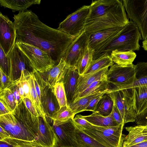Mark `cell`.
I'll list each match as a JSON object with an SVG mask.
<instances>
[{"mask_svg":"<svg viewBox=\"0 0 147 147\" xmlns=\"http://www.w3.org/2000/svg\"><path fill=\"white\" fill-rule=\"evenodd\" d=\"M13 18L16 42L27 43L46 52L58 64L68 47L76 37L45 25L31 10L20 12Z\"/></svg>","mask_w":147,"mask_h":147,"instance_id":"1","label":"cell"},{"mask_svg":"<svg viewBox=\"0 0 147 147\" xmlns=\"http://www.w3.org/2000/svg\"><path fill=\"white\" fill-rule=\"evenodd\" d=\"M38 117L32 115L22 100L12 113L0 116V126L9 135L1 140L13 147H40L37 143Z\"/></svg>","mask_w":147,"mask_h":147,"instance_id":"2","label":"cell"},{"mask_svg":"<svg viewBox=\"0 0 147 147\" xmlns=\"http://www.w3.org/2000/svg\"><path fill=\"white\" fill-rule=\"evenodd\" d=\"M142 39L138 27L132 21H130L110 42L94 52L93 61L105 56H110L114 51H138L140 48L139 41Z\"/></svg>","mask_w":147,"mask_h":147,"instance_id":"3","label":"cell"},{"mask_svg":"<svg viewBox=\"0 0 147 147\" xmlns=\"http://www.w3.org/2000/svg\"><path fill=\"white\" fill-rule=\"evenodd\" d=\"M122 1L115 8L98 18L86 21L84 31L88 35L98 31L123 27L129 22Z\"/></svg>","mask_w":147,"mask_h":147,"instance_id":"4","label":"cell"},{"mask_svg":"<svg viewBox=\"0 0 147 147\" xmlns=\"http://www.w3.org/2000/svg\"><path fill=\"white\" fill-rule=\"evenodd\" d=\"M75 125L86 134L107 147H121L125 135L123 134L124 125L100 127L91 124L84 127L74 123Z\"/></svg>","mask_w":147,"mask_h":147,"instance_id":"5","label":"cell"},{"mask_svg":"<svg viewBox=\"0 0 147 147\" xmlns=\"http://www.w3.org/2000/svg\"><path fill=\"white\" fill-rule=\"evenodd\" d=\"M106 93L111 97L117 108L124 125L135 122L137 115L134 108L132 88H111Z\"/></svg>","mask_w":147,"mask_h":147,"instance_id":"6","label":"cell"},{"mask_svg":"<svg viewBox=\"0 0 147 147\" xmlns=\"http://www.w3.org/2000/svg\"><path fill=\"white\" fill-rule=\"evenodd\" d=\"M16 43L29 59L35 71L43 73L49 71L55 65L48 54L39 48L21 42Z\"/></svg>","mask_w":147,"mask_h":147,"instance_id":"7","label":"cell"},{"mask_svg":"<svg viewBox=\"0 0 147 147\" xmlns=\"http://www.w3.org/2000/svg\"><path fill=\"white\" fill-rule=\"evenodd\" d=\"M128 18L138 27L142 39H147V0L122 1Z\"/></svg>","mask_w":147,"mask_h":147,"instance_id":"8","label":"cell"},{"mask_svg":"<svg viewBox=\"0 0 147 147\" xmlns=\"http://www.w3.org/2000/svg\"><path fill=\"white\" fill-rule=\"evenodd\" d=\"M7 56L10 63L9 76L13 82L19 80L22 71L27 78L35 71L29 59L16 43Z\"/></svg>","mask_w":147,"mask_h":147,"instance_id":"9","label":"cell"},{"mask_svg":"<svg viewBox=\"0 0 147 147\" xmlns=\"http://www.w3.org/2000/svg\"><path fill=\"white\" fill-rule=\"evenodd\" d=\"M90 11L89 5H84L67 16L57 29L76 37L84 31V26Z\"/></svg>","mask_w":147,"mask_h":147,"instance_id":"10","label":"cell"},{"mask_svg":"<svg viewBox=\"0 0 147 147\" xmlns=\"http://www.w3.org/2000/svg\"><path fill=\"white\" fill-rule=\"evenodd\" d=\"M135 75V65L122 66L115 64L108 70L106 80L109 88H119L132 84L136 80Z\"/></svg>","mask_w":147,"mask_h":147,"instance_id":"11","label":"cell"},{"mask_svg":"<svg viewBox=\"0 0 147 147\" xmlns=\"http://www.w3.org/2000/svg\"><path fill=\"white\" fill-rule=\"evenodd\" d=\"M53 126L58 140V147H79L73 119L65 121L47 118Z\"/></svg>","mask_w":147,"mask_h":147,"instance_id":"12","label":"cell"},{"mask_svg":"<svg viewBox=\"0 0 147 147\" xmlns=\"http://www.w3.org/2000/svg\"><path fill=\"white\" fill-rule=\"evenodd\" d=\"M89 39V35L84 31L68 47L62 59L70 67L76 68L79 59L88 47Z\"/></svg>","mask_w":147,"mask_h":147,"instance_id":"13","label":"cell"},{"mask_svg":"<svg viewBox=\"0 0 147 147\" xmlns=\"http://www.w3.org/2000/svg\"><path fill=\"white\" fill-rule=\"evenodd\" d=\"M17 37L14 22L1 12L0 13V46L7 55L14 46Z\"/></svg>","mask_w":147,"mask_h":147,"instance_id":"14","label":"cell"},{"mask_svg":"<svg viewBox=\"0 0 147 147\" xmlns=\"http://www.w3.org/2000/svg\"><path fill=\"white\" fill-rule=\"evenodd\" d=\"M38 138L40 147H58V140L53 128L46 117H38Z\"/></svg>","mask_w":147,"mask_h":147,"instance_id":"15","label":"cell"},{"mask_svg":"<svg viewBox=\"0 0 147 147\" xmlns=\"http://www.w3.org/2000/svg\"><path fill=\"white\" fill-rule=\"evenodd\" d=\"M123 27L97 31L89 35L88 48L96 52L110 42L120 32Z\"/></svg>","mask_w":147,"mask_h":147,"instance_id":"16","label":"cell"},{"mask_svg":"<svg viewBox=\"0 0 147 147\" xmlns=\"http://www.w3.org/2000/svg\"><path fill=\"white\" fill-rule=\"evenodd\" d=\"M122 1L119 0L92 1L89 5V13L86 21L98 18L108 13L115 8Z\"/></svg>","mask_w":147,"mask_h":147,"instance_id":"17","label":"cell"},{"mask_svg":"<svg viewBox=\"0 0 147 147\" xmlns=\"http://www.w3.org/2000/svg\"><path fill=\"white\" fill-rule=\"evenodd\" d=\"M109 67H106L94 72L80 75L78 79L73 101L76 99L79 94L95 81L106 80Z\"/></svg>","mask_w":147,"mask_h":147,"instance_id":"18","label":"cell"},{"mask_svg":"<svg viewBox=\"0 0 147 147\" xmlns=\"http://www.w3.org/2000/svg\"><path fill=\"white\" fill-rule=\"evenodd\" d=\"M41 102L47 118H51L60 107L55 95L53 88L47 86L41 93Z\"/></svg>","mask_w":147,"mask_h":147,"instance_id":"19","label":"cell"},{"mask_svg":"<svg viewBox=\"0 0 147 147\" xmlns=\"http://www.w3.org/2000/svg\"><path fill=\"white\" fill-rule=\"evenodd\" d=\"M80 75L76 67H70L61 80L63 84L68 105L73 102Z\"/></svg>","mask_w":147,"mask_h":147,"instance_id":"20","label":"cell"},{"mask_svg":"<svg viewBox=\"0 0 147 147\" xmlns=\"http://www.w3.org/2000/svg\"><path fill=\"white\" fill-rule=\"evenodd\" d=\"M125 128L128 134L125 136L121 147H128L147 140V128L144 126L137 125Z\"/></svg>","mask_w":147,"mask_h":147,"instance_id":"21","label":"cell"},{"mask_svg":"<svg viewBox=\"0 0 147 147\" xmlns=\"http://www.w3.org/2000/svg\"><path fill=\"white\" fill-rule=\"evenodd\" d=\"M70 67L62 59L59 63L55 65L47 73L46 79L44 80L48 84L49 87L53 88L57 83L64 78Z\"/></svg>","mask_w":147,"mask_h":147,"instance_id":"22","label":"cell"},{"mask_svg":"<svg viewBox=\"0 0 147 147\" xmlns=\"http://www.w3.org/2000/svg\"><path fill=\"white\" fill-rule=\"evenodd\" d=\"M132 88L134 108L137 116L147 108V85Z\"/></svg>","mask_w":147,"mask_h":147,"instance_id":"23","label":"cell"},{"mask_svg":"<svg viewBox=\"0 0 147 147\" xmlns=\"http://www.w3.org/2000/svg\"><path fill=\"white\" fill-rule=\"evenodd\" d=\"M82 117L92 125L100 127L116 126L118 124L114 119L111 113L107 116H104L96 112H93L91 115Z\"/></svg>","mask_w":147,"mask_h":147,"instance_id":"24","label":"cell"},{"mask_svg":"<svg viewBox=\"0 0 147 147\" xmlns=\"http://www.w3.org/2000/svg\"><path fill=\"white\" fill-rule=\"evenodd\" d=\"M40 0H0L1 6L19 12L25 11L32 5L40 4Z\"/></svg>","mask_w":147,"mask_h":147,"instance_id":"25","label":"cell"},{"mask_svg":"<svg viewBox=\"0 0 147 147\" xmlns=\"http://www.w3.org/2000/svg\"><path fill=\"white\" fill-rule=\"evenodd\" d=\"M136 80L130 85L117 89L133 88L147 85V62H140L135 65Z\"/></svg>","mask_w":147,"mask_h":147,"instance_id":"26","label":"cell"},{"mask_svg":"<svg viewBox=\"0 0 147 147\" xmlns=\"http://www.w3.org/2000/svg\"><path fill=\"white\" fill-rule=\"evenodd\" d=\"M111 58L116 64L122 66H128L133 65V62L136 55L132 51L120 52L114 51L110 55Z\"/></svg>","mask_w":147,"mask_h":147,"instance_id":"27","label":"cell"},{"mask_svg":"<svg viewBox=\"0 0 147 147\" xmlns=\"http://www.w3.org/2000/svg\"><path fill=\"white\" fill-rule=\"evenodd\" d=\"M76 127V137L79 147H107Z\"/></svg>","mask_w":147,"mask_h":147,"instance_id":"28","label":"cell"},{"mask_svg":"<svg viewBox=\"0 0 147 147\" xmlns=\"http://www.w3.org/2000/svg\"><path fill=\"white\" fill-rule=\"evenodd\" d=\"M109 86L110 85L106 80L95 81L81 93L77 98L85 97L96 92H107Z\"/></svg>","mask_w":147,"mask_h":147,"instance_id":"29","label":"cell"},{"mask_svg":"<svg viewBox=\"0 0 147 147\" xmlns=\"http://www.w3.org/2000/svg\"><path fill=\"white\" fill-rule=\"evenodd\" d=\"M103 92H96L85 97L78 98L68 106L76 115L83 111L92 100Z\"/></svg>","mask_w":147,"mask_h":147,"instance_id":"30","label":"cell"},{"mask_svg":"<svg viewBox=\"0 0 147 147\" xmlns=\"http://www.w3.org/2000/svg\"><path fill=\"white\" fill-rule=\"evenodd\" d=\"M113 105L112 99L106 92L98 102L94 112L104 116H108L111 113Z\"/></svg>","mask_w":147,"mask_h":147,"instance_id":"31","label":"cell"},{"mask_svg":"<svg viewBox=\"0 0 147 147\" xmlns=\"http://www.w3.org/2000/svg\"><path fill=\"white\" fill-rule=\"evenodd\" d=\"M114 64L109 55L105 56L93 61L83 75L93 73Z\"/></svg>","mask_w":147,"mask_h":147,"instance_id":"32","label":"cell"},{"mask_svg":"<svg viewBox=\"0 0 147 147\" xmlns=\"http://www.w3.org/2000/svg\"><path fill=\"white\" fill-rule=\"evenodd\" d=\"M94 52L88 47L79 59L76 68L80 75L84 74L92 62Z\"/></svg>","mask_w":147,"mask_h":147,"instance_id":"33","label":"cell"},{"mask_svg":"<svg viewBox=\"0 0 147 147\" xmlns=\"http://www.w3.org/2000/svg\"><path fill=\"white\" fill-rule=\"evenodd\" d=\"M29 81L30 87L32 100L39 115V116L46 117L43 109L36 90L34 80L32 74L29 77Z\"/></svg>","mask_w":147,"mask_h":147,"instance_id":"34","label":"cell"},{"mask_svg":"<svg viewBox=\"0 0 147 147\" xmlns=\"http://www.w3.org/2000/svg\"><path fill=\"white\" fill-rule=\"evenodd\" d=\"M0 98L12 113L17 104L14 96L10 89L8 88L0 90Z\"/></svg>","mask_w":147,"mask_h":147,"instance_id":"35","label":"cell"},{"mask_svg":"<svg viewBox=\"0 0 147 147\" xmlns=\"http://www.w3.org/2000/svg\"><path fill=\"white\" fill-rule=\"evenodd\" d=\"M75 115L68 106H67L60 108L49 119L52 120L65 121L70 119H73Z\"/></svg>","mask_w":147,"mask_h":147,"instance_id":"36","label":"cell"},{"mask_svg":"<svg viewBox=\"0 0 147 147\" xmlns=\"http://www.w3.org/2000/svg\"><path fill=\"white\" fill-rule=\"evenodd\" d=\"M53 88L60 108L63 107L68 106L65 92L62 81L56 84Z\"/></svg>","mask_w":147,"mask_h":147,"instance_id":"37","label":"cell"},{"mask_svg":"<svg viewBox=\"0 0 147 147\" xmlns=\"http://www.w3.org/2000/svg\"><path fill=\"white\" fill-rule=\"evenodd\" d=\"M0 68L7 75H9L10 63L9 59L0 46Z\"/></svg>","mask_w":147,"mask_h":147,"instance_id":"38","label":"cell"},{"mask_svg":"<svg viewBox=\"0 0 147 147\" xmlns=\"http://www.w3.org/2000/svg\"><path fill=\"white\" fill-rule=\"evenodd\" d=\"M24 71H22L20 79L19 80L24 92V98H28L32 100L30 87L29 81V77H26Z\"/></svg>","mask_w":147,"mask_h":147,"instance_id":"39","label":"cell"},{"mask_svg":"<svg viewBox=\"0 0 147 147\" xmlns=\"http://www.w3.org/2000/svg\"><path fill=\"white\" fill-rule=\"evenodd\" d=\"M1 84L0 90L8 88L13 82L9 76L0 68Z\"/></svg>","mask_w":147,"mask_h":147,"instance_id":"40","label":"cell"},{"mask_svg":"<svg viewBox=\"0 0 147 147\" xmlns=\"http://www.w3.org/2000/svg\"><path fill=\"white\" fill-rule=\"evenodd\" d=\"M107 92L100 94L91 100L88 105L84 110V111H90L94 112L97 107V105L102 96Z\"/></svg>","mask_w":147,"mask_h":147,"instance_id":"41","label":"cell"},{"mask_svg":"<svg viewBox=\"0 0 147 147\" xmlns=\"http://www.w3.org/2000/svg\"><path fill=\"white\" fill-rule=\"evenodd\" d=\"M22 100L26 108L32 115L36 117L39 116L31 100L28 98H24Z\"/></svg>","mask_w":147,"mask_h":147,"instance_id":"42","label":"cell"},{"mask_svg":"<svg viewBox=\"0 0 147 147\" xmlns=\"http://www.w3.org/2000/svg\"><path fill=\"white\" fill-rule=\"evenodd\" d=\"M135 122L137 125L145 126L147 124V108L137 116Z\"/></svg>","mask_w":147,"mask_h":147,"instance_id":"43","label":"cell"},{"mask_svg":"<svg viewBox=\"0 0 147 147\" xmlns=\"http://www.w3.org/2000/svg\"><path fill=\"white\" fill-rule=\"evenodd\" d=\"M111 113L114 119L118 125L123 124L124 125L120 113L117 106L114 103Z\"/></svg>","mask_w":147,"mask_h":147,"instance_id":"44","label":"cell"},{"mask_svg":"<svg viewBox=\"0 0 147 147\" xmlns=\"http://www.w3.org/2000/svg\"><path fill=\"white\" fill-rule=\"evenodd\" d=\"M12 92L15 98L16 103L18 105L22 100L20 95L18 87L17 85L16 81L13 83L8 88Z\"/></svg>","mask_w":147,"mask_h":147,"instance_id":"45","label":"cell"},{"mask_svg":"<svg viewBox=\"0 0 147 147\" xmlns=\"http://www.w3.org/2000/svg\"><path fill=\"white\" fill-rule=\"evenodd\" d=\"M74 123L84 127H89L91 124L79 114L76 115L73 119Z\"/></svg>","mask_w":147,"mask_h":147,"instance_id":"46","label":"cell"},{"mask_svg":"<svg viewBox=\"0 0 147 147\" xmlns=\"http://www.w3.org/2000/svg\"><path fill=\"white\" fill-rule=\"evenodd\" d=\"M12 113L7 106L1 99L0 100V116Z\"/></svg>","mask_w":147,"mask_h":147,"instance_id":"47","label":"cell"},{"mask_svg":"<svg viewBox=\"0 0 147 147\" xmlns=\"http://www.w3.org/2000/svg\"><path fill=\"white\" fill-rule=\"evenodd\" d=\"M9 137V135L6 131L0 126V140L7 139Z\"/></svg>","mask_w":147,"mask_h":147,"instance_id":"48","label":"cell"},{"mask_svg":"<svg viewBox=\"0 0 147 147\" xmlns=\"http://www.w3.org/2000/svg\"><path fill=\"white\" fill-rule=\"evenodd\" d=\"M16 83L18 87L20 97L22 99L24 98V95L23 88L19 80L16 81Z\"/></svg>","mask_w":147,"mask_h":147,"instance_id":"49","label":"cell"},{"mask_svg":"<svg viewBox=\"0 0 147 147\" xmlns=\"http://www.w3.org/2000/svg\"><path fill=\"white\" fill-rule=\"evenodd\" d=\"M128 147H147V140Z\"/></svg>","mask_w":147,"mask_h":147,"instance_id":"50","label":"cell"},{"mask_svg":"<svg viewBox=\"0 0 147 147\" xmlns=\"http://www.w3.org/2000/svg\"><path fill=\"white\" fill-rule=\"evenodd\" d=\"M0 147H13V146L7 142L0 140Z\"/></svg>","mask_w":147,"mask_h":147,"instance_id":"51","label":"cell"},{"mask_svg":"<svg viewBox=\"0 0 147 147\" xmlns=\"http://www.w3.org/2000/svg\"><path fill=\"white\" fill-rule=\"evenodd\" d=\"M142 47L145 50L147 51V39L143 41Z\"/></svg>","mask_w":147,"mask_h":147,"instance_id":"52","label":"cell"},{"mask_svg":"<svg viewBox=\"0 0 147 147\" xmlns=\"http://www.w3.org/2000/svg\"><path fill=\"white\" fill-rule=\"evenodd\" d=\"M144 126L146 128H147V124L145 125Z\"/></svg>","mask_w":147,"mask_h":147,"instance_id":"53","label":"cell"}]
</instances>
